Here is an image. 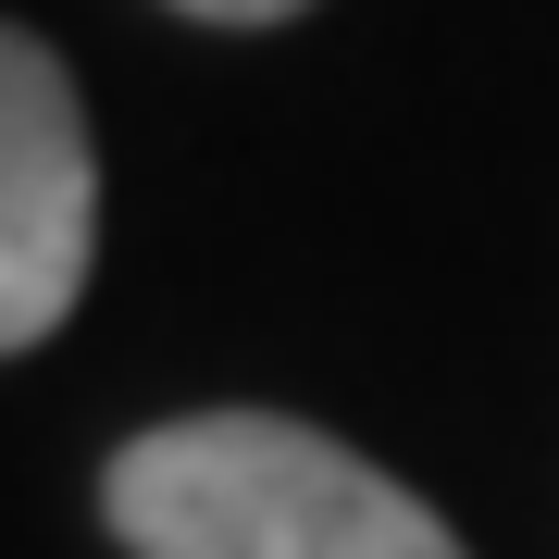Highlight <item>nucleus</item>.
I'll return each instance as SVG.
<instances>
[{"instance_id":"obj_1","label":"nucleus","mask_w":559,"mask_h":559,"mask_svg":"<svg viewBox=\"0 0 559 559\" xmlns=\"http://www.w3.org/2000/svg\"><path fill=\"white\" fill-rule=\"evenodd\" d=\"M100 510L124 559H473L399 473L286 411L150 423L138 448H112Z\"/></svg>"},{"instance_id":"obj_2","label":"nucleus","mask_w":559,"mask_h":559,"mask_svg":"<svg viewBox=\"0 0 559 559\" xmlns=\"http://www.w3.org/2000/svg\"><path fill=\"white\" fill-rule=\"evenodd\" d=\"M100 249V150L50 38H0V348H50Z\"/></svg>"},{"instance_id":"obj_3","label":"nucleus","mask_w":559,"mask_h":559,"mask_svg":"<svg viewBox=\"0 0 559 559\" xmlns=\"http://www.w3.org/2000/svg\"><path fill=\"white\" fill-rule=\"evenodd\" d=\"M175 13H200V25H286V13H311V0H175Z\"/></svg>"}]
</instances>
